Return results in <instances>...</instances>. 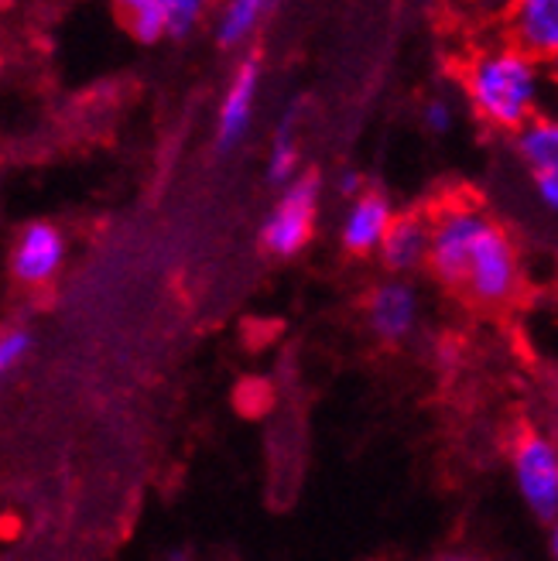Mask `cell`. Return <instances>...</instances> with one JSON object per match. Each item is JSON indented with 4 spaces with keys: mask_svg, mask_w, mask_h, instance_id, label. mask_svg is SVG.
Masks as SVG:
<instances>
[{
    "mask_svg": "<svg viewBox=\"0 0 558 561\" xmlns=\"http://www.w3.org/2000/svg\"><path fill=\"white\" fill-rule=\"evenodd\" d=\"M463 90L480 124L514 137L535 117H542L545 66L511 42L490 45L469 55L463 69Z\"/></svg>",
    "mask_w": 558,
    "mask_h": 561,
    "instance_id": "cell-1",
    "label": "cell"
},
{
    "mask_svg": "<svg viewBox=\"0 0 558 561\" xmlns=\"http://www.w3.org/2000/svg\"><path fill=\"white\" fill-rule=\"evenodd\" d=\"M490 213L469 199H449L429 216V261L425 267L442 288L459 291L472 247L490 227Z\"/></svg>",
    "mask_w": 558,
    "mask_h": 561,
    "instance_id": "cell-2",
    "label": "cell"
},
{
    "mask_svg": "<svg viewBox=\"0 0 558 561\" xmlns=\"http://www.w3.org/2000/svg\"><path fill=\"white\" fill-rule=\"evenodd\" d=\"M521 285L524 271L517 243L497 219H490V227L472 247L459 295L477 308H508L521 295Z\"/></svg>",
    "mask_w": 558,
    "mask_h": 561,
    "instance_id": "cell-3",
    "label": "cell"
},
{
    "mask_svg": "<svg viewBox=\"0 0 558 561\" xmlns=\"http://www.w3.org/2000/svg\"><path fill=\"white\" fill-rule=\"evenodd\" d=\"M511 476L524 507L535 520L551 524L558 517V448L545 428L524 425L511 438Z\"/></svg>",
    "mask_w": 558,
    "mask_h": 561,
    "instance_id": "cell-4",
    "label": "cell"
},
{
    "mask_svg": "<svg viewBox=\"0 0 558 561\" xmlns=\"http://www.w3.org/2000/svg\"><path fill=\"white\" fill-rule=\"evenodd\" d=\"M322 203V175L298 172L295 182L282 188V199L267 213L261 227V243L271 257H295L309 247Z\"/></svg>",
    "mask_w": 558,
    "mask_h": 561,
    "instance_id": "cell-5",
    "label": "cell"
},
{
    "mask_svg": "<svg viewBox=\"0 0 558 561\" xmlns=\"http://www.w3.org/2000/svg\"><path fill=\"white\" fill-rule=\"evenodd\" d=\"M258 90H261V51H250L237 66L230 87H227V96L219 103V121H216V151L219 154H230L243 140V134L250 130Z\"/></svg>",
    "mask_w": 558,
    "mask_h": 561,
    "instance_id": "cell-6",
    "label": "cell"
},
{
    "mask_svg": "<svg viewBox=\"0 0 558 561\" xmlns=\"http://www.w3.org/2000/svg\"><path fill=\"white\" fill-rule=\"evenodd\" d=\"M422 298L405 277H387L367 298V325L380 343H405L418 325Z\"/></svg>",
    "mask_w": 558,
    "mask_h": 561,
    "instance_id": "cell-7",
    "label": "cell"
},
{
    "mask_svg": "<svg viewBox=\"0 0 558 561\" xmlns=\"http://www.w3.org/2000/svg\"><path fill=\"white\" fill-rule=\"evenodd\" d=\"M395 219H398L395 203H390L380 188H367L356 203H350V209L343 216V230H340L343 250L353 257L377 254Z\"/></svg>",
    "mask_w": 558,
    "mask_h": 561,
    "instance_id": "cell-8",
    "label": "cell"
},
{
    "mask_svg": "<svg viewBox=\"0 0 558 561\" xmlns=\"http://www.w3.org/2000/svg\"><path fill=\"white\" fill-rule=\"evenodd\" d=\"M511 45L548 66L558 59V0H521L508 18Z\"/></svg>",
    "mask_w": 558,
    "mask_h": 561,
    "instance_id": "cell-9",
    "label": "cell"
},
{
    "mask_svg": "<svg viewBox=\"0 0 558 561\" xmlns=\"http://www.w3.org/2000/svg\"><path fill=\"white\" fill-rule=\"evenodd\" d=\"M380 267L390 277H405L429 261V216L422 213H398L390 230L377 250Z\"/></svg>",
    "mask_w": 558,
    "mask_h": 561,
    "instance_id": "cell-10",
    "label": "cell"
},
{
    "mask_svg": "<svg viewBox=\"0 0 558 561\" xmlns=\"http://www.w3.org/2000/svg\"><path fill=\"white\" fill-rule=\"evenodd\" d=\"M62 264V233L52 222H32L14 247V277L24 285H42Z\"/></svg>",
    "mask_w": 558,
    "mask_h": 561,
    "instance_id": "cell-11",
    "label": "cell"
},
{
    "mask_svg": "<svg viewBox=\"0 0 558 561\" xmlns=\"http://www.w3.org/2000/svg\"><path fill=\"white\" fill-rule=\"evenodd\" d=\"M514 154L527 168V175L558 179V121L542 114L514 134Z\"/></svg>",
    "mask_w": 558,
    "mask_h": 561,
    "instance_id": "cell-12",
    "label": "cell"
},
{
    "mask_svg": "<svg viewBox=\"0 0 558 561\" xmlns=\"http://www.w3.org/2000/svg\"><path fill=\"white\" fill-rule=\"evenodd\" d=\"M295 124H298V106H292L282 117L271 140V154H267V182L271 185H288L298 179V140H295Z\"/></svg>",
    "mask_w": 558,
    "mask_h": 561,
    "instance_id": "cell-13",
    "label": "cell"
},
{
    "mask_svg": "<svg viewBox=\"0 0 558 561\" xmlns=\"http://www.w3.org/2000/svg\"><path fill=\"white\" fill-rule=\"evenodd\" d=\"M267 11L271 8L261 4V0H234V4L223 11L219 24H216V42H219V48H237V45H243L261 27V21L267 18Z\"/></svg>",
    "mask_w": 558,
    "mask_h": 561,
    "instance_id": "cell-14",
    "label": "cell"
},
{
    "mask_svg": "<svg viewBox=\"0 0 558 561\" xmlns=\"http://www.w3.org/2000/svg\"><path fill=\"white\" fill-rule=\"evenodd\" d=\"M124 11L127 27L137 42L155 45L161 35H169V0H134Z\"/></svg>",
    "mask_w": 558,
    "mask_h": 561,
    "instance_id": "cell-15",
    "label": "cell"
},
{
    "mask_svg": "<svg viewBox=\"0 0 558 561\" xmlns=\"http://www.w3.org/2000/svg\"><path fill=\"white\" fill-rule=\"evenodd\" d=\"M203 18V4L195 0H169V35L172 38H185L195 24Z\"/></svg>",
    "mask_w": 558,
    "mask_h": 561,
    "instance_id": "cell-16",
    "label": "cell"
},
{
    "mask_svg": "<svg viewBox=\"0 0 558 561\" xmlns=\"http://www.w3.org/2000/svg\"><path fill=\"white\" fill-rule=\"evenodd\" d=\"M27 346H32V335H27L24 329L0 332V377H4L8 370H14V363L27 353Z\"/></svg>",
    "mask_w": 558,
    "mask_h": 561,
    "instance_id": "cell-17",
    "label": "cell"
},
{
    "mask_svg": "<svg viewBox=\"0 0 558 561\" xmlns=\"http://www.w3.org/2000/svg\"><path fill=\"white\" fill-rule=\"evenodd\" d=\"M422 121H425V130H432V134H449L453 130V103L449 100H442V96H432V100H425V106H422Z\"/></svg>",
    "mask_w": 558,
    "mask_h": 561,
    "instance_id": "cell-18",
    "label": "cell"
},
{
    "mask_svg": "<svg viewBox=\"0 0 558 561\" xmlns=\"http://www.w3.org/2000/svg\"><path fill=\"white\" fill-rule=\"evenodd\" d=\"M532 185H535L538 203H542L548 213H558V179H548V175H532Z\"/></svg>",
    "mask_w": 558,
    "mask_h": 561,
    "instance_id": "cell-19",
    "label": "cell"
},
{
    "mask_svg": "<svg viewBox=\"0 0 558 561\" xmlns=\"http://www.w3.org/2000/svg\"><path fill=\"white\" fill-rule=\"evenodd\" d=\"M337 192L343 195V199L356 203V199H360V195H364V192H367V179H364V175H360V172H353V168H350V172H343V175L337 179Z\"/></svg>",
    "mask_w": 558,
    "mask_h": 561,
    "instance_id": "cell-20",
    "label": "cell"
},
{
    "mask_svg": "<svg viewBox=\"0 0 558 561\" xmlns=\"http://www.w3.org/2000/svg\"><path fill=\"white\" fill-rule=\"evenodd\" d=\"M429 561H483V558L469 554V551H442V554H432Z\"/></svg>",
    "mask_w": 558,
    "mask_h": 561,
    "instance_id": "cell-21",
    "label": "cell"
},
{
    "mask_svg": "<svg viewBox=\"0 0 558 561\" xmlns=\"http://www.w3.org/2000/svg\"><path fill=\"white\" fill-rule=\"evenodd\" d=\"M548 551H551V558L558 561V517L548 524Z\"/></svg>",
    "mask_w": 558,
    "mask_h": 561,
    "instance_id": "cell-22",
    "label": "cell"
},
{
    "mask_svg": "<svg viewBox=\"0 0 558 561\" xmlns=\"http://www.w3.org/2000/svg\"><path fill=\"white\" fill-rule=\"evenodd\" d=\"M548 438L555 442V448H558V401H555V408H551V414H548Z\"/></svg>",
    "mask_w": 558,
    "mask_h": 561,
    "instance_id": "cell-23",
    "label": "cell"
},
{
    "mask_svg": "<svg viewBox=\"0 0 558 561\" xmlns=\"http://www.w3.org/2000/svg\"><path fill=\"white\" fill-rule=\"evenodd\" d=\"M548 79L558 87V59H551V62H548Z\"/></svg>",
    "mask_w": 558,
    "mask_h": 561,
    "instance_id": "cell-24",
    "label": "cell"
},
{
    "mask_svg": "<svg viewBox=\"0 0 558 561\" xmlns=\"http://www.w3.org/2000/svg\"><path fill=\"white\" fill-rule=\"evenodd\" d=\"M551 117L558 121V96H555V110H551Z\"/></svg>",
    "mask_w": 558,
    "mask_h": 561,
    "instance_id": "cell-25",
    "label": "cell"
}]
</instances>
